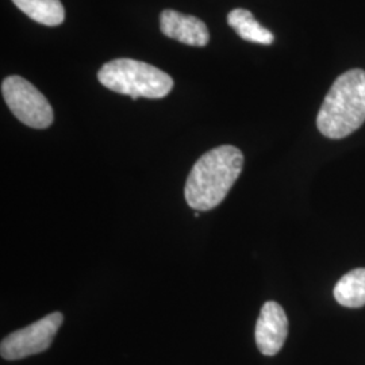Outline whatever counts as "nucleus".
I'll return each mask as SVG.
<instances>
[{
    "mask_svg": "<svg viewBox=\"0 0 365 365\" xmlns=\"http://www.w3.org/2000/svg\"><path fill=\"white\" fill-rule=\"evenodd\" d=\"M244 168V155L232 145H222L195 163L185 182L184 195L195 211H210L221 205Z\"/></svg>",
    "mask_w": 365,
    "mask_h": 365,
    "instance_id": "obj_1",
    "label": "nucleus"
},
{
    "mask_svg": "<svg viewBox=\"0 0 365 365\" xmlns=\"http://www.w3.org/2000/svg\"><path fill=\"white\" fill-rule=\"evenodd\" d=\"M365 122V71L351 69L330 87L317 117L322 135L341 140Z\"/></svg>",
    "mask_w": 365,
    "mask_h": 365,
    "instance_id": "obj_2",
    "label": "nucleus"
},
{
    "mask_svg": "<svg viewBox=\"0 0 365 365\" xmlns=\"http://www.w3.org/2000/svg\"><path fill=\"white\" fill-rule=\"evenodd\" d=\"M102 86L133 99H161L173 88V80L156 66L131 58L106 63L98 72Z\"/></svg>",
    "mask_w": 365,
    "mask_h": 365,
    "instance_id": "obj_3",
    "label": "nucleus"
},
{
    "mask_svg": "<svg viewBox=\"0 0 365 365\" xmlns=\"http://www.w3.org/2000/svg\"><path fill=\"white\" fill-rule=\"evenodd\" d=\"M1 93L14 115L29 128L41 130L52 125V106L26 78L16 75L4 78Z\"/></svg>",
    "mask_w": 365,
    "mask_h": 365,
    "instance_id": "obj_4",
    "label": "nucleus"
},
{
    "mask_svg": "<svg viewBox=\"0 0 365 365\" xmlns=\"http://www.w3.org/2000/svg\"><path fill=\"white\" fill-rule=\"evenodd\" d=\"M63 314L56 312L9 334L0 344L1 357L4 360L14 361L45 352L52 345L58 329L63 325Z\"/></svg>",
    "mask_w": 365,
    "mask_h": 365,
    "instance_id": "obj_5",
    "label": "nucleus"
},
{
    "mask_svg": "<svg viewBox=\"0 0 365 365\" xmlns=\"http://www.w3.org/2000/svg\"><path fill=\"white\" fill-rule=\"evenodd\" d=\"M288 336V318L284 309L276 302H265L256 324L255 339L264 356H274L282 351Z\"/></svg>",
    "mask_w": 365,
    "mask_h": 365,
    "instance_id": "obj_6",
    "label": "nucleus"
},
{
    "mask_svg": "<svg viewBox=\"0 0 365 365\" xmlns=\"http://www.w3.org/2000/svg\"><path fill=\"white\" fill-rule=\"evenodd\" d=\"M160 29L168 38L185 45L206 46L209 43L210 33L206 24L192 15L164 10L160 15Z\"/></svg>",
    "mask_w": 365,
    "mask_h": 365,
    "instance_id": "obj_7",
    "label": "nucleus"
},
{
    "mask_svg": "<svg viewBox=\"0 0 365 365\" xmlns=\"http://www.w3.org/2000/svg\"><path fill=\"white\" fill-rule=\"evenodd\" d=\"M14 4L33 21L45 26H58L66 19L60 0H13Z\"/></svg>",
    "mask_w": 365,
    "mask_h": 365,
    "instance_id": "obj_8",
    "label": "nucleus"
},
{
    "mask_svg": "<svg viewBox=\"0 0 365 365\" xmlns=\"http://www.w3.org/2000/svg\"><path fill=\"white\" fill-rule=\"evenodd\" d=\"M227 24L233 27L235 33L245 41L261 45H271L274 36L265 27L261 26L256 18L248 10L235 9L227 15Z\"/></svg>",
    "mask_w": 365,
    "mask_h": 365,
    "instance_id": "obj_9",
    "label": "nucleus"
},
{
    "mask_svg": "<svg viewBox=\"0 0 365 365\" xmlns=\"http://www.w3.org/2000/svg\"><path fill=\"white\" fill-rule=\"evenodd\" d=\"M334 298L344 307L360 309L365 306V268L344 274L334 287Z\"/></svg>",
    "mask_w": 365,
    "mask_h": 365,
    "instance_id": "obj_10",
    "label": "nucleus"
}]
</instances>
